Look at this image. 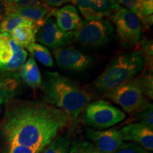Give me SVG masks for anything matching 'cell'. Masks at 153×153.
<instances>
[{
  "label": "cell",
  "instance_id": "obj_30",
  "mask_svg": "<svg viewBox=\"0 0 153 153\" xmlns=\"http://www.w3.org/2000/svg\"><path fill=\"white\" fill-rule=\"evenodd\" d=\"M4 1H1L0 0V22H1V19H3V17L4 16Z\"/></svg>",
  "mask_w": 153,
  "mask_h": 153
},
{
  "label": "cell",
  "instance_id": "obj_20",
  "mask_svg": "<svg viewBox=\"0 0 153 153\" xmlns=\"http://www.w3.org/2000/svg\"><path fill=\"white\" fill-rule=\"evenodd\" d=\"M72 144L70 133L57 136L43 149V153H69Z\"/></svg>",
  "mask_w": 153,
  "mask_h": 153
},
{
  "label": "cell",
  "instance_id": "obj_11",
  "mask_svg": "<svg viewBox=\"0 0 153 153\" xmlns=\"http://www.w3.org/2000/svg\"><path fill=\"white\" fill-rule=\"evenodd\" d=\"M71 2L77 7L86 20H99L110 17L117 8L116 1L110 0H77Z\"/></svg>",
  "mask_w": 153,
  "mask_h": 153
},
{
  "label": "cell",
  "instance_id": "obj_9",
  "mask_svg": "<svg viewBox=\"0 0 153 153\" xmlns=\"http://www.w3.org/2000/svg\"><path fill=\"white\" fill-rule=\"evenodd\" d=\"M36 40L43 46L55 50L72 43L74 41V32L62 31L53 17H50L38 29Z\"/></svg>",
  "mask_w": 153,
  "mask_h": 153
},
{
  "label": "cell",
  "instance_id": "obj_16",
  "mask_svg": "<svg viewBox=\"0 0 153 153\" xmlns=\"http://www.w3.org/2000/svg\"><path fill=\"white\" fill-rule=\"evenodd\" d=\"M119 5L127 9L139 19L143 26H150L152 24V0H120L116 1Z\"/></svg>",
  "mask_w": 153,
  "mask_h": 153
},
{
  "label": "cell",
  "instance_id": "obj_1",
  "mask_svg": "<svg viewBox=\"0 0 153 153\" xmlns=\"http://www.w3.org/2000/svg\"><path fill=\"white\" fill-rule=\"evenodd\" d=\"M74 122L58 108L38 100H11L0 123L7 143L43 150Z\"/></svg>",
  "mask_w": 153,
  "mask_h": 153
},
{
  "label": "cell",
  "instance_id": "obj_27",
  "mask_svg": "<svg viewBox=\"0 0 153 153\" xmlns=\"http://www.w3.org/2000/svg\"><path fill=\"white\" fill-rule=\"evenodd\" d=\"M113 153H150L140 145L133 143H123Z\"/></svg>",
  "mask_w": 153,
  "mask_h": 153
},
{
  "label": "cell",
  "instance_id": "obj_28",
  "mask_svg": "<svg viewBox=\"0 0 153 153\" xmlns=\"http://www.w3.org/2000/svg\"><path fill=\"white\" fill-rule=\"evenodd\" d=\"M42 150L39 149L29 148L21 146L16 144L7 143L5 150L3 153H41Z\"/></svg>",
  "mask_w": 153,
  "mask_h": 153
},
{
  "label": "cell",
  "instance_id": "obj_25",
  "mask_svg": "<svg viewBox=\"0 0 153 153\" xmlns=\"http://www.w3.org/2000/svg\"><path fill=\"white\" fill-rule=\"evenodd\" d=\"M139 51L143 55L145 62H146L145 69L148 65L149 70H150V66L152 68V41L143 39L142 43H141L140 49Z\"/></svg>",
  "mask_w": 153,
  "mask_h": 153
},
{
  "label": "cell",
  "instance_id": "obj_22",
  "mask_svg": "<svg viewBox=\"0 0 153 153\" xmlns=\"http://www.w3.org/2000/svg\"><path fill=\"white\" fill-rule=\"evenodd\" d=\"M23 24L33 23L14 13L6 14L0 22V33L10 34L14 28Z\"/></svg>",
  "mask_w": 153,
  "mask_h": 153
},
{
  "label": "cell",
  "instance_id": "obj_6",
  "mask_svg": "<svg viewBox=\"0 0 153 153\" xmlns=\"http://www.w3.org/2000/svg\"><path fill=\"white\" fill-rule=\"evenodd\" d=\"M114 31V26L108 19L85 20L74 31V41L84 46L96 48L108 43Z\"/></svg>",
  "mask_w": 153,
  "mask_h": 153
},
{
  "label": "cell",
  "instance_id": "obj_24",
  "mask_svg": "<svg viewBox=\"0 0 153 153\" xmlns=\"http://www.w3.org/2000/svg\"><path fill=\"white\" fill-rule=\"evenodd\" d=\"M132 120L137 123H142L153 128V107L152 104L149 103L144 108L139 111L132 116Z\"/></svg>",
  "mask_w": 153,
  "mask_h": 153
},
{
  "label": "cell",
  "instance_id": "obj_3",
  "mask_svg": "<svg viewBox=\"0 0 153 153\" xmlns=\"http://www.w3.org/2000/svg\"><path fill=\"white\" fill-rule=\"evenodd\" d=\"M146 62L140 51L118 55L89 86L91 95L104 96L144 71Z\"/></svg>",
  "mask_w": 153,
  "mask_h": 153
},
{
  "label": "cell",
  "instance_id": "obj_26",
  "mask_svg": "<svg viewBox=\"0 0 153 153\" xmlns=\"http://www.w3.org/2000/svg\"><path fill=\"white\" fill-rule=\"evenodd\" d=\"M94 145L92 143L82 139L75 140L72 143L69 153H89Z\"/></svg>",
  "mask_w": 153,
  "mask_h": 153
},
{
  "label": "cell",
  "instance_id": "obj_21",
  "mask_svg": "<svg viewBox=\"0 0 153 153\" xmlns=\"http://www.w3.org/2000/svg\"><path fill=\"white\" fill-rule=\"evenodd\" d=\"M33 58H36L42 65L48 68H52L54 65L53 59L50 51L46 47L41 44L34 43L30 45L27 48Z\"/></svg>",
  "mask_w": 153,
  "mask_h": 153
},
{
  "label": "cell",
  "instance_id": "obj_10",
  "mask_svg": "<svg viewBox=\"0 0 153 153\" xmlns=\"http://www.w3.org/2000/svg\"><path fill=\"white\" fill-rule=\"evenodd\" d=\"M55 62L59 68L74 72H81L92 64L93 58L73 46L53 50Z\"/></svg>",
  "mask_w": 153,
  "mask_h": 153
},
{
  "label": "cell",
  "instance_id": "obj_15",
  "mask_svg": "<svg viewBox=\"0 0 153 153\" xmlns=\"http://www.w3.org/2000/svg\"><path fill=\"white\" fill-rule=\"evenodd\" d=\"M22 82L18 72L0 73V105L7 104L19 94Z\"/></svg>",
  "mask_w": 153,
  "mask_h": 153
},
{
  "label": "cell",
  "instance_id": "obj_13",
  "mask_svg": "<svg viewBox=\"0 0 153 153\" xmlns=\"http://www.w3.org/2000/svg\"><path fill=\"white\" fill-rule=\"evenodd\" d=\"M119 132L123 141L135 143L148 152L153 150V128L142 123H131Z\"/></svg>",
  "mask_w": 153,
  "mask_h": 153
},
{
  "label": "cell",
  "instance_id": "obj_18",
  "mask_svg": "<svg viewBox=\"0 0 153 153\" xmlns=\"http://www.w3.org/2000/svg\"><path fill=\"white\" fill-rule=\"evenodd\" d=\"M19 71L18 74L22 82L28 87L33 89H37L41 87V74L33 57H30Z\"/></svg>",
  "mask_w": 153,
  "mask_h": 153
},
{
  "label": "cell",
  "instance_id": "obj_2",
  "mask_svg": "<svg viewBox=\"0 0 153 153\" xmlns=\"http://www.w3.org/2000/svg\"><path fill=\"white\" fill-rule=\"evenodd\" d=\"M43 101L77 119L93 96L73 80L56 72H45L42 79Z\"/></svg>",
  "mask_w": 153,
  "mask_h": 153
},
{
  "label": "cell",
  "instance_id": "obj_7",
  "mask_svg": "<svg viewBox=\"0 0 153 153\" xmlns=\"http://www.w3.org/2000/svg\"><path fill=\"white\" fill-rule=\"evenodd\" d=\"M110 19L123 46H134L139 43L142 35V25L135 14L118 5Z\"/></svg>",
  "mask_w": 153,
  "mask_h": 153
},
{
  "label": "cell",
  "instance_id": "obj_4",
  "mask_svg": "<svg viewBox=\"0 0 153 153\" xmlns=\"http://www.w3.org/2000/svg\"><path fill=\"white\" fill-rule=\"evenodd\" d=\"M152 70H144L102 97L111 99L126 112L133 114L144 108L152 99Z\"/></svg>",
  "mask_w": 153,
  "mask_h": 153
},
{
  "label": "cell",
  "instance_id": "obj_29",
  "mask_svg": "<svg viewBox=\"0 0 153 153\" xmlns=\"http://www.w3.org/2000/svg\"><path fill=\"white\" fill-rule=\"evenodd\" d=\"M43 2L47 4L49 7H52V8L56 9L57 7H60L61 5L65 4V3L70 2V1H65V0H46V1H43Z\"/></svg>",
  "mask_w": 153,
  "mask_h": 153
},
{
  "label": "cell",
  "instance_id": "obj_5",
  "mask_svg": "<svg viewBox=\"0 0 153 153\" xmlns=\"http://www.w3.org/2000/svg\"><path fill=\"white\" fill-rule=\"evenodd\" d=\"M82 112L83 121L96 129L110 128L126 118L123 111L103 99L89 102Z\"/></svg>",
  "mask_w": 153,
  "mask_h": 153
},
{
  "label": "cell",
  "instance_id": "obj_14",
  "mask_svg": "<svg viewBox=\"0 0 153 153\" xmlns=\"http://www.w3.org/2000/svg\"><path fill=\"white\" fill-rule=\"evenodd\" d=\"M52 17H55L57 26L64 32L75 31L83 22L77 9L71 4L55 9Z\"/></svg>",
  "mask_w": 153,
  "mask_h": 153
},
{
  "label": "cell",
  "instance_id": "obj_17",
  "mask_svg": "<svg viewBox=\"0 0 153 153\" xmlns=\"http://www.w3.org/2000/svg\"><path fill=\"white\" fill-rule=\"evenodd\" d=\"M55 9V8H52L43 2L38 7L16 11L14 14H18L23 18L26 19V20L32 22L38 28H40L48 19L52 17V14Z\"/></svg>",
  "mask_w": 153,
  "mask_h": 153
},
{
  "label": "cell",
  "instance_id": "obj_8",
  "mask_svg": "<svg viewBox=\"0 0 153 153\" xmlns=\"http://www.w3.org/2000/svg\"><path fill=\"white\" fill-rule=\"evenodd\" d=\"M27 57V51L15 43L9 33H0V73L18 72Z\"/></svg>",
  "mask_w": 153,
  "mask_h": 153
},
{
  "label": "cell",
  "instance_id": "obj_32",
  "mask_svg": "<svg viewBox=\"0 0 153 153\" xmlns=\"http://www.w3.org/2000/svg\"><path fill=\"white\" fill-rule=\"evenodd\" d=\"M1 108H0V114H1Z\"/></svg>",
  "mask_w": 153,
  "mask_h": 153
},
{
  "label": "cell",
  "instance_id": "obj_19",
  "mask_svg": "<svg viewBox=\"0 0 153 153\" xmlns=\"http://www.w3.org/2000/svg\"><path fill=\"white\" fill-rule=\"evenodd\" d=\"M38 29L33 24H23L14 28L9 35L19 46L27 48L30 45L36 43V36Z\"/></svg>",
  "mask_w": 153,
  "mask_h": 153
},
{
  "label": "cell",
  "instance_id": "obj_31",
  "mask_svg": "<svg viewBox=\"0 0 153 153\" xmlns=\"http://www.w3.org/2000/svg\"><path fill=\"white\" fill-rule=\"evenodd\" d=\"M89 153H102V152H100V151L97 150V149L94 146L93 148H92V149H91V150L89 151Z\"/></svg>",
  "mask_w": 153,
  "mask_h": 153
},
{
  "label": "cell",
  "instance_id": "obj_23",
  "mask_svg": "<svg viewBox=\"0 0 153 153\" xmlns=\"http://www.w3.org/2000/svg\"><path fill=\"white\" fill-rule=\"evenodd\" d=\"M43 3V1L37 0H7L4 1V11L6 14L16 12L22 9L38 7Z\"/></svg>",
  "mask_w": 153,
  "mask_h": 153
},
{
  "label": "cell",
  "instance_id": "obj_12",
  "mask_svg": "<svg viewBox=\"0 0 153 153\" xmlns=\"http://www.w3.org/2000/svg\"><path fill=\"white\" fill-rule=\"evenodd\" d=\"M86 137L102 153L114 152L124 143L119 130L114 128L105 131L87 129Z\"/></svg>",
  "mask_w": 153,
  "mask_h": 153
}]
</instances>
